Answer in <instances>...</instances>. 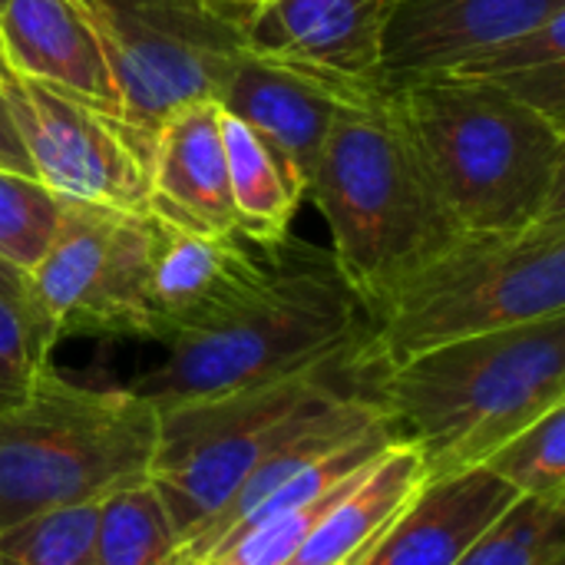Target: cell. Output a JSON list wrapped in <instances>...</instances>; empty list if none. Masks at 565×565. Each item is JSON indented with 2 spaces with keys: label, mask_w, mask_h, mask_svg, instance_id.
Returning <instances> with one entry per match:
<instances>
[{
  "label": "cell",
  "mask_w": 565,
  "mask_h": 565,
  "mask_svg": "<svg viewBox=\"0 0 565 565\" xmlns=\"http://www.w3.org/2000/svg\"><path fill=\"white\" fill-rule=\"evenodd\" d=\"M367 331L331 248L285 235L235 291L172 331L166 358L129 387L156 407L215 397L318 367Z\"/></svg>",
  "instance_id": "1"
},
{
  "label": "cell",
  "mask_w": 565,
  "mask_h": 565,
  "mask_svg": "<svg viewBox=\"0 0 565 565\" xmlns=\"http://www.w3.org/2000/svg\"><path fill=\"white\" fill-rule=\"evenodd\" d=\"M374 404L394 437L417 447L430 483L480 470L513 434L565 404V315L381 367Z\"/></svg>",
  "instance_id": "2"
},
{
  "label": "cell",
  "mask_w": 565,
  "mask_h": 565,
  "mask_svg": "<svg viewBox=\"0 0 565 565\" xmlns=\"http://www.w3.org/2000/svg\"><path fill=\"white\" fill-rule=\"evenodd\" d=\"M308 195L331 228V255L367 318L427 255L463 232L387 86L341 106Z\"/></svg>",
  "instance_id": "3"
},
{
  "label": "cell",
  "mask_w": 565,
  "mask_h": 565,
  "mask_svg": "<svg viewBox=\"0 0 565 565\" xmlns=\"http://www.w3.org/2000/svg\"><path fill=\"white\" fill-rule=\"evenodd\" d=\"M394 93L460 228H516L565 205V126L450 73Z\"/></svg>",
  "instance_id": "4"
},
{
  "label": "cell",
  "mask_w": 565,
  "mask_h": 565,
  "mask_svg": "<svg viewBox=\"0 0 565 565\" xmlns=\"http://www.w3.org/2000/svg\"><path fill=\"white\" fill-rule=\"evenodd\" d=\"M565 315V205L516 228H463L427 255L371 318L394 367L430 348Z\"/></svg>",
  "instance_id": "5"
},
{
  "label": "cell",
  "mask_w": 565,
  "mask_h": 565,
  "mask_svg": "<svg viewBox=\"0 0 565 565\" xmlns=\"http://www.w3.org/2000/svg\"><path fill=\"white\" fill-rule=\"evenodd\" d=\"M156 444V404L129 384H89L50 364L0 407V526L149 480Z\"/></svg>",
  "instance_id": "6"
},
{
  "label": "cell",
  "mask_w": 565,
  "mask_h": 565,
  "mask_svg": "<svg viewBox=\"0 0 565 565\" xmlns=\"http://www.w3.org/2000/svg\"><path fill=\"white\" fill-rule=\"evenodd\" d=\"M381 364L371 331L301 374L215 397L166 404L149 483L159 490L182 543L271 457L334 401L371 391Z\"/></svg>",
  "instance_id": "7"
},
{
  "label": "cell",
  "mask_w": 565,
  "mask_h": 565,
  "mask_svg": "<svg viewBox=\"0 0 565 565\" xmlns=\"http://www.w3.org/2000/svg\"><path fill=\"white\" fill-rule=\"evenodd\" d=\"M89 17L119 96V129L149 166L159 122L192 103L218 99L248 53L258 0H76Z\"/></svg>",
  "instance_id": "8"
},
{
  "label": "cell",
  "mask_w": 565,
  "mask_h": 565,
  "mask_svg": "<svg viewBox=\"0 0 565 565\" xmlns=\"http://www.w3.org/2000/svg\"><path fill=\"white\" fill-rule=\"evenodd\" d=\"M152 245L156 218L146 209L63 199L60 228L26 271L30 301L56 338L152 341Z\"/></svg>",
  "instance_id": "9"
},
{
  "label": "cell",
  "mask_w": 565,
  "mask_h": 565,
  "mask_svg": "<svg viewBox=\"0 0 565 565\" xmlns=\"http://www.w3.org/2000/svg\"><path fill=\"white\" fill-rule=\"evenodd\" d=\"M0 93L33 175L63 199L146 209L149 166L126 132L89 103L0 60Z\"/></svg>",
  "instance_id": "10"
},
{
  "label": "cell",
  "mask_w": 565,
  "mask_h": 565,
  "mask_svg": "<svg viewBox=\"0 0 565 565\" xmlns=\"http://www.w3.org/2000/svg\"><path fill=\"white\" fill-rule=\"evenodd\" d=\"M397 0H258L248 53L308 70L344 89L381 83V33Z\"/></svg>",
  "instance_id": "11"
},
{
  "label": "cell",
  "mask_w": 565,
  "mask_h": 565,
  "mask_svg": "<svg viewBox=\"0 0 565 565\" xmlns=\"http://www.w3.org/2000/svg\"><path fill=\"white\" fill-rule=\"evenodd\" d=\"M563 10L565 0H397L381 33V83L444 73Z\"/></svg>",
  "instance_id": "12"
},
{
  "label": "cell",
  "mask_w": 565,
  "mask_h": 565,
  "mask_svg": "<svg viewBox=\"0 0 565 565\" xmlns=\"http://www.w3.org/2000/svg\"><path fill=\"white\" fill-rule=\"evenodd\" d=\"M374 89H344L308 70L245 53L228 73L218 93V106L255 129L278 152V159L308 195L334 116L344 103L361 99Z\"/></svg>",
  "instance_id": "13"
},
{
  "label": "cell",
  "mask_w": 565,
  "mask_h": 565,
  "mask_svg": "<svg viewBox=\"0 0 565 565\" xmlns=\"http://www.w3.org/2000/svg\"><path fill=\"white\" fill-rule=\"evenodd\" d=\"M146 212L189 232H235L218 99L172 109L152 139Z\"/></svg>",
  "instance_id": "14"
},
{
  "label": "cell",
  "mask_w": 565,
  "mask_h": 565,
  "mask_svg": "<svg viewBox=\"0 0 565 565\" xmlns=\"http://www.w3.org/2000/svg\"><path fill=\"white\" fill-rule=\"evenodd\" d=\"M0 60L17 73L73 93L116 122V83L99 36L76 0H7L0 10Z\"/></svg>",
  "instance_id": "15"
},
{
  "label": "cell",
  "mask_w": 565,
  "mask_h": 565,
  "mask_svg": "<svg viewBox=\"0 0 565 565\" xmlns=\"http://www.w3.org/2000/svg\"><path fill=\"white\" fill-rule=\"evenodd\" d=\"M156 218V215H152ZM265 245L235 232H189L156 218L149 311L152 341L162 344L182 324L202 318L235 291L262 262Z\"/></svg>",
  "instance_id": "16"
},
{
  "label": "cell",
  "mask_w": 565,
  "mask_h": 565,
  "mask_svg": "<svg viewBox=\"0 0 565 565\" xmlns=\"http://www.w3.org/2000/svg\"><path fill=\"white\" fill-rule=\"evenodd\" d=\"M430 477L414 444L394 440L315 523L288 565L364 563L384 533L414 507Z\"/></svg>",
  "instance_id": "17"
},
{
  "label": "cell",
  "mask_w": 565,
  "mask_h": 565,
  "mask_svg": "<svg viewBox=\"0 0 565 565\" xmlns=\"http://www.w3.org/2000/svg\"><path fill=\"white\" fill-rule=\"evenodd\" d=\"M222 139L228 162V189L235 205V225L258 245L291 235V218L305 199L278 152L242 119L222 109Z\"/></svg>",
  "instance_id": "18"
},
{
  "label": "cell",
  "mask_w": 565,
  "mask_h": 565,
  "mask_svg": "<svg viewBox=\"0 0 565 565\" xmlns=\"http://www.w3.org/2000/svg\"><path fill=\"white\" fill-rule=\"evenodd\" d=\"M444 73L497 86L565 126V10Z\"/></svg>",
  "instance_id": "19"
},
{
  "label": "cell",
  "mask_w": 565,
  "mask_h": 565,
  "mask_svg": "<svg viewBox=\"0 0 565 565\" xmlns=\"http://www.w3.org/2000/svg\"><path fill=\"white\" fill-rule=\"evenodd\" d=\"M96 565H189L182 536L149 480L99 503Z\"/></svg>",
  "instance_id": "20"
},
{
  "label": "cell",
  "mask_w": 565,
  "mask_h": 565,
  "mask_svg": "<svg viewBox=\"0 0 565 565\" xmlns=\"http://www.w3.org/2000/svg\"><path fill=\"white\" fill-rule=\"evenodd\" d=\"M520 500L565 507V404L513 434L483 463Z\"/></svg>",
  "instance_id": "21"
},
{
  "label": "cell",
  "mask_w": 565,
  "mask_h": 565,
  "mask_svg": "<svg viewBox=\"0 0 565 565\" xmlns=\"http://www.w3.org/2000/svg\"><path fill=\"white\" fill-rule=\"evenodd\" d=\"M96 516L89 503L0 526V565H96Z\"/></svg>",
  "instance_id": "22"
},
{
  "label": "cell",
  "mask_w": 565,
  "mask_h": 565,
  "mask_svg": "<svg viewBox=\"0 0 565 565\" xmlns=\"http://www.w3.org/2000/svg\"><path fill=\"white\" fill-rule=\"evenodd\" d=\"M63 215V195L40 179L0 169V262L30 271L50 248Z\"/></svg>",
  "instance_id": "23"
},
{
  "label": "cell",
  "mask_w": 565,
  "mask_h": 565,
  "mask_svg": "<svg viewBox=\"0 0 565 565\" xmlns=\"http://www.w3.org/2000/svg\"><path fill=\"white\" fill-rule=\"evenodd\" d=\"M457 565H565V507L516 500Z\"/></svg>",
  "instance_id": "24"
},
{
  "label": "cell",
  "mask_w": 565,
  "mask_h": 565,
  "mask_svg": "<svg viewBox=\"0 0 565 565\" xmlns=\"http://www.w3.org/2000/svg\"><path fill=\"white\" fill-rule=\"evenodd\" d=\"M56 331L33 305L0 295V407L20 401L53 364Z\"/></svg>",
  "instance_id": "25"
},
{
  "label": "cell",
  "mask_w": 565,
  "mask_h": 565,
  "mask_svg": "<svg viewBox=\"0 0 565 565\" xmlns=\"http://www.w3.org/2000/svg\"><path fill=\"white\" fill-rule=\"evenodd\" d=\"M0 169L20 172V175H33V166H30V159H26V152L20 146V136H17V126L10 119V109L3 103V93H0Z\"/></svg>",
  "instance_id": "26"
},
{
  "label": "cell",
  "mask_w": 565,
  "mask_h": 565,
  "mask_svg": "<svg viewBox=\"0 0 565 565\" xmlns=\"http://www.w3.org/2000/svg\"><path fill=\"white\" fill-rule=\"evenodd\" d=\"M0 295H7L13 301H23V305H33L30 301V288H26V275L10 268L7 262H0Z\"/></svg>",
  "instance_id": "27"
},
{
  "label": "cell",
  "mask_w": 565,
  "mask_h": 565,
  "mask_svg": "<svg viewBox=\"0 0 565 565\" xmlns=\"http://www.w3.org/2000/svg\"><path fill=\"white\" fill-rule=\"evenodd\" d=\"M3 3H7V0H0V10H3Z\"/></svg>",
  "instance_id": "28"
},
{
  "label": "cell",
  "mask_w": 565,
  "mask_h": 565,
  "mask_svg": "<svg viewBox=\"0 0 565 565\" xmlns=\"http://www.w3.org/2000/svg\"><path fill=\"white\" fill-rule=\"evenodd\" d=\"M354 565H364V563H354Z\"/></svg>",
  "instance_id": "29"
},
{
  "label": "cell",
  "mask_w": 565,
  "mask_h": 565,
  "mask_svg": "<svg viewBox=\"0 0 565 565\" xmlns=\"http://www.w3.org/2000/svg\"><path fill=\"white\" fill-rule=\"evenodd\" d=\"M0 50H3V46H0Z\"/></svg>",
  "instance_id": "30"
}]
</instances>
